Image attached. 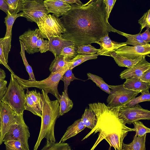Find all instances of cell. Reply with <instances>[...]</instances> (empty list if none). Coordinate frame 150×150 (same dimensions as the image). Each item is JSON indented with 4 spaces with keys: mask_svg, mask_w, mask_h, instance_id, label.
<instances>
[{
    "mask_svg": "<svg viewBox=\"0 0 150 150\" xmlns=\"http://www.w3.org/2000/svg\"><path fill=\"white\" fill-rule=\"evenodd\" d=\"M71 5V9L60 18L65 29L62 37L77 47L95 43L109 32L116 33L107 18L103 0Z\"/></svg>",
    "mask_w": 150,
    "mask_h": 150,
    "instance_id": "6da1fadb",
    "label": "cell"
},
{
    "mask_svg": "<svg viewBox=\"0 0 150 150\" xmlns=\"http://www.w3.org/2000/svg\"><path fill=\"white\" fill-rule=\"evenodd\" d=\"M89 108L95 114L97 120L95 126L81 140L91 134L98 132V137L91 150H94L103 140L110 145L109 149L122 150L123 140L128 132L135 131L128 127L119 115L120 107H111L104 103L98 102L88 104Z\"/></svg>",
    "mask_w": 150,
    "mask_h": 150,
    "instance_id": "7a4b0ae2",
    "label": "cell"
},
{
    "mask_svg": "<svg viewBox=\"0 0 150 150\" xmlns=\"http://www.w3.org/2000/svg\"><path fill=\"white\" fill-rule=\"evenodd\" d=\"M43 105L42 111L41 122L40 130L33 150H37L42 139L44 138L47 141L55 142L54 128L57 119L60 116L59 103L57 100H51L48 93L42 89Z\"/></svg>",
    "mask_w": 150,
    "mask_h": 150,
    "instance_id": "3957f363",
    "label": "cell"
},
{
    "mask_svg": "<svg viewBox=\"0 0 150 150\" xmlns=\"http://www.w3.org/2000/svg\"><path fill=\"white\" fill-rule=\"evenodd\" d=\"M71 64L70 60L67 64L55 72H51L48 77L41 81L25 80L15 74V76L18 83L23 89L35 87L43 89L52 94L59 101L60 95L58 90L59 82L65 73L69 69Z\"/></svg>",
    "mask_w": 150,
    "mask_h": 150,
    "instance_id": "277c9868",
    "label": "cell"
},
{
    "mask_svg": "<svg viewBox=\"0 0 150 150\" xmlns=\"http://www.w3.org/2000/svg\"><path fill=\"white\" fill-rule=\"evenodd\" d=\"M15 75L11 73L10 83L1 101L7 104L19 115L23 114L25 110V94L24 89L17 82Z\"/></svg>",
    "mask_w": 150,
    "mask_h": 150,
    "instance_id": "5b68a950",
    "label": "cell"
},
{
    "mask_svg": "<svg viewBox=\"0 0 150 150\" xmlns=\"http://www.w3.org/2000/svg\"><path fill=\"white\" fill-rule=\"evenodd\" d=\"M42 38L49 40L56 37H62L65 29L60 18L54 14H47L37 23Z\"/></svg>",
    "mask_w": 150,
    "mask_h": 150,
    "instance_id": "8992f818",
    "label": "cell"
},
{
    "mask_svg": "<svg viewBox=\"0 0 150 150\" xmlns=\"http://www.w3.org/2000/svg\"><path fill=\"white\" fill-rule=\"evenodd\" d=\"M23 114H16V122L5 135L3 142L10 140H17L21 142L23 150H29L28 139L30 134L29 128L25 122Z\"/></svg>",
    "mask_w": 150,
    "mask_h": 150,
    "instance_id": "52a82bcc",
    "label": "cell"
},
{
    "mask_svg": "<svg viewBox=\"0 0 150 150\" xmlns=\"http://www.w3.org/2000/svg\"><path fill=\"white\" fill-rule=\"evenodd\" d=\"M110 92L106 100L108 105L111 107L124 106L140 93L125 88L123 84L109 85Z\"/></svg>",
    "mask_w": 150,
    "mask_h": 150,
    "instance_id": "ba28073f",
    "label": "cell"
},
{
    "mask_svg": "<svg viewBox=\"0 0 150 150\" xmlns=\"http://www.w3.org/2000/svg\"><path fill=\"white\" fill-rule=\"evenodd\" d=\"M22 11L23 17L36 23L41 17L49 13L43 0H25Z\"/></svg>",
    "mask_w": 150,
    "mask_h": 150,
    "instance_id": "9c48e42d",
    "label": "cell"
},
{
    "mask_svg": "<svg viewBox=\"0 0 150 150\" xmlns=\"http://www.w3.org/2000/svg\"><path fill=\"white\" fill-rule=\"evenodd\" d=\"M119 113L126 124L131 125L140 120H150V111L143 108L139 104L130 107H120Z\"/></svg>",
    "mask_w": 150,
    "mask_h": 150,
    "instance_id": "30bf717a",
    "label": "cell"
},
{
    "mask_svg": "<svg viewBox=\"0 0 150 150\" xmlns=\"http://www.w3.org/2000/svg\"><path fill=\"white\" fill-rule=\"evenodd\" d=\"M0 114L1 120V131L0 146L3 142L4 138L8 132L11 126L16 121V113L5 102H0Z\"/></svg>",
    "mask_w": 150,
    "mask_h": 150,
    "instance_id": "8fae6325",
    "label": "cell"
},
{
    "mask_svg": "<svg viewBox=\"0 0 150 150\" xmlns=\"http://www.w3.org/2000/svg\"><path fill=\"white\" fill-rule=\"evenodd\" d=\"M115 52L119 55L132 59L144 56L150 57V44L131 46L126 45L119 48Z\"/></svg>",
    "mask_w": 150,
    "mask_h": 150,
    "instance_id": "7c38bea8",
    "label": "cell"
},
{
    "mask_svg": "<svg viewBox=\"0 0 150 150\" xmlns=\"http://www.w3.org/2000/svg\"><path fill=\"white\" fill-rule=\"evenodd\" d=\"M41 37L38 28L35 30L29 29L19 37L20 42L22 43L25 47V51L29 54H33L39 52L36 46L38 39Z\"/></svg>",
    "mask_w": 150,
    "mask_h": 150,
    "instance_id": "4fadbf2b",
    "label": "cell"
},
{
    "mask_svg": "<svg viewBox=\"0 0 150 150\" xmlns=\"http://www.w3.org/2000/svg\"><path fill=\"white\" fill-rule=\"evenodd\" d=\"M5 18L4 23L6 27V32L5 37L3 38L1 43L3 45L4 55L6 60L8 62V56L11 48L12 29L15 20L18 17L23 16V12L16 14H11L9 12Z\"/></svg>",
    "mask_w": 150,
    "mask_h": 150,
    "instance_id": "5bb4252c",
    "label": "cell"
},
{
    "mask_svg": "<svg viewBox=\"0 0 150 150\" xmlns=\"http://www.w3.org/2000/svg\"><path fill=\"white\" fill-rule=\"evenodd\" d=\"M145 56L132 66L127 68L122 71L120 75L122 79L130 77H139L147 70L150 69V63L147 61Z\"/></svg>",
    "mask_w": 150,
    "mask_h": 150,
    "instance_id": "9a60e30c",
    "label": "cell"
},
{
    "mask_svg": "<svg viewBox=\"0 0 150 150\" xmlns=\"http://www.w3.org/2000/svg\"><path fill=\"white\" fill-rule=\"evenodd\" d=\"M45 5L48 12L59 17L65 15L71 9L69 4L62 0H45Z\"/></svg>",
    "mask_w": 150,
    "mask_h": 150,
    "instance_id": "2e32d148",
    "label": "cell"
},
{
    "mask_svg": "<svg viewBox=\"0 0 150 150\" xmlns=\"http://www.w3.org/2000/svg\"><path fill=\"white\" fill-rule=\"evenodd\" d=\"M96 43L99 45L100 48L97 53L99 55L110 56V53L115 52L121 47L126 45L125 42H118L112 40L107 35L101 38Z\"/></svg>",
    "mask_w": 150,
    "mask_h": 150,
    "instance_id": "e0dca14e",
    "label": "cell"
},
{
    "mask_svg": "<svg viewBox=\"0 0 150 150\" xmlns=\"http://www.w3.org/2000/svg\"><path fill=\"white\" fill-rule=\"evenodd\" d=\"M125 79L126 81L123 84L125 88L140 93L149 91L150 83L143 81L138 77H132Z\"/></svg>",
    "mask_w": 150,
    "mask_h": 150,
    "instance_id": "ac0fdd59",
    "label": "cell"
},
{
    "mask_svg": "<svg viewBox=\"0 0 150 150\" xmlns=\"http://www.w3.org/2000/svg\"><path fill=\"white\" fill-rule=\"evenodd\" d=\"M49 44V51L52 52L54 57L60 55L62 49L65 47L74 45V43L62 37H54L48 40Z\"/></svg>",
    "mask_w": 150,
    "mask_h": 150,
    "instance_id": "d6986e66",
    "label": "cell"
},
{
    "mask_svg": "<svg viewBox=\"0 0 150 150\" xmlns=\"http://www.w3.org/2000/svg\"><path fill=\"white\" fill-rule=\"evenodd\" d=\"M86 127L81 118L77 120L67 128L59 142H64L68 139L76 136Z\"/></svg>",
    "mask_w": 150,
    "mask_h": 150,
    "instance_id": "ffe728a7",
    "label": "cell"
},
{
    "mask_svg": "<svg viewBox=\"0 0 150 150\" xmlns=\"http://www.w3.org/2000/svg\"><path fill=\"white\" fill-rule=\"evenodd\" d=\"M146 135L145 134L141 137L135 135L131 143L129 144L123 143L122 150H146Z\"/></svg>",
    "mask_w": 150,
    "mask_h": 150,
    "instance_id": "44dd1931",
    "label": "cell"
},
{
    "mask_svg": "<svg viewBox=\"0 0 150 150\" xmlns=\"http://www.w3.org/2000/svg\"><path fill=\"white\" fill-rule=\"evenodd\" d=\"M60 116H62L71 110L73 106V103L69 98L68 94L64 91L60 95L59 100Z\"/></svg>",
    "mask_w": 150,
    "mask_h": 150,
    "instance_id": "7402d4cb",
    "label": "cell"
},
{
    "mask_svg": "<svg viewBox=\"0 0 150 150\" xmlns=\"http://www.w3.org/2000/svg\"><path fill=\"white\" fill-rule=\"evenodd\" d=\"M110 56L113 58L118 66L127 68L131 67L135 65L141 60L142 57H140L134 59H129L125 57L119 55L115 52L110 53Z\"/></svg>",
    "mask_w": 150,
    "mask_h": 150,
    "instance_id": "603a6c76",
    "label": "cell"
},
{
    "mask_svg": "<svg viewBox=\"0 0 150 150\" xmlns=\"http://www.w3.org/2000/svg\"><path fill=\"white\" fill-rule=\"evenodd\" d=\"M81 119L86 127L92 129L96 125V115L94 111L89 108L85 109Z\"/></svg>",
    "mask_w": 150,
    "mask_h": 150,
    "instance_id": "cb8c5ba5",
    "label": "cell"
},
{
    "mask_svg": "<svg viewBox=\"0 0 150 150\" xmlns=\"http://www.w3.org/2000/svg\"><path fill=\"white\" fill-rule=\"evenodd\" d=\"M141 32L135 35L128 34L117 30L116 33L123 36L127 38L125 42L127 45H131L133 46L142 45L147 44L142 39L141 35Z\"/></svg>",
    "mask_w": 150,
    "mask_h": 150,
    "instance_id": "d4e9b609",
    "label": "cell"
},
{
    "mask_svg": "<svg viewBox=\"0 0 150 150\" xmlns=\"http://www.w3.org/2000/svg\"><path fill=\"white\" fill-rule=\"evenodd\" d=\"M70 60L62 55H56L50 64L49 70L51 72H55L69 64Z\"/></svg>",
    "mask_w": 150,
    "mask_h": 150,
    "instance_id": "484cf974",
    "label": "cell"
},
{
    "mask_svg": "<svg viewBox=\"0 0 150 150\" xmlns=\"http://www.w3.org/2000/svg\"><path fill=\"white\" fill-rule=\"evenodd\" d=\"M98 55L99 54L97 53L92 54H78L74 58L70 60L72 64L69 69H73L76 66L87 60L97 59Z\"/></svg>",
    "mask_w": 150,
    "mask_h": 150,
    "instance_id": "4316f807",
    "label": "cell"
},
{
    "mask_svg": "<svg viewBox=\"0 0 150 150\" xmlns=\"http://www.w3.org/2000/svg\"><path fill=\"white\" fill-rule=\"evenodd\" d=\"M25 110L31 112L34 115L42 117V112L31 99L28 93L25 94V101L24 105Z\"/></svg>",
    "mask_w": 150,
    "mask_h": 150,
    "instance_id": "83f0119b",
    "label": "cell"
},
{
    "mask_svg": "<svg viewBox=\"0 0 150 150\" xmlns=\"http://www.w3.org/2000/svg\"><path fill=\"white\" fill-rule=\"evenodd\" d=\"M8 7V11L11 14H16L22 11L25 0H5Z\"/></svg>",
    "mask_w": 150,
    "mask_h": 150,
    "instance_id": "f1b7e54d",
    "label": "cell"
},
{
    "mask_svg": "<svg viewBox=\"0 0 150 150\" xmlns=\"http://www.w3.org/2000/svg\"><path fill=\"white\" fill-rule=\"evenodd\" d=\"M69 144L64 142H54L47 141L46 144L41 150H71Z\"/></svg>",
    "mask_w": 150,
    "mask_h": 150,
    "instance_id": "f546056e",
    "label": "cell"
},
{
    "mask_svg": "<svg viewBox=\"0 0 150 150\" xmlns=\"http://www.w3.org/2000/svg\"><path fill=\"white\" fill-rule=\"evenodd\" d=\"M88 79L95 83L96 86L105 92L109 94L110 92V89L109 85L107 84L101 77L96 75L90 73L87 74Z\"/></svg>",
    "mask_w": 150,
    "mask_h": 150,
    "instance_id": "4dcf8cb0",
    "label": "cell"
},
{
    "mask_svg": "<svg viewBox=\"0 0 150 150\" xmlns=\"http://www.w3.org/2000/svg\"><path fill=\"white\" fill-rule=\"evenodd\" d=\"M141 93V95L138 97H134L124 106L130 107L142 102L150 101V93L149 91H142Z\"/></svg>",
    "mask_w": 150,
    "mask_h": 150,
    "instance_id": "1f68e13d",
    "label": "cell"
},
{
    "mask_svg": "<svg viewBox=\"0 0 150 150\" xmlns=\"http://www.w3.org/2000/svg\"><path fill=\"white\" fill-rule=\"evenodd\" d=\"M26 92L32 100L42 112L43 101L42 93H41L39 92H37L36 90L29 91L28 89H27Z\"/></svg>",
    "mask_w": 150,
    "mask_h": 150,
    "instance_id": "d6a6232c",
    "label": "cell"
},
{
    "mask_svg": "<svg viewBox=\"0 0 150 150\" xmlns=\"http://www.w3.org/2000/svg\"><path fill=\"white\" fill-rule=\"evenodd\" d=\"M20 43L21 46V51L20 53L22 57L26 71L29 75V80L31 81L35 80L32 69L31 66L28 64L25 56V47L22 43Z\"/></svg>",
    "mask_w": 150,
    "mask_h": 150,
    "instance_id": "836d02e7",
    "label": "cell"
},
{
    "mask_svg": "<svg viewBox=\"0 0 150 150\" xmlns=\"http://www.w3.org/2000/svg\"><path fill=\"white\" fill-rule=\"evenodd\" d=\"M132 124L134 125L133 129L136 132V135L141 137L150 132V129L145 126L142 122L139 120L135 121Z\"/></svg>",
    "mask_w": 150,
    "mask_h": 150,
    "instance_id": "e575fe53",
    "label": "cell"
},
{
    "mask_svg": "<svg viewBox=\"0 0 150 150\" xmlns=\"http://www.w3.org/2000/svg\"><path fill=\"white\" fill-rule=\"evenodd\" d=\"M72 69H68L64 74L61 80L64 83V91L68 93V87L70 84L71 82L74 80H79V79L76 78L72 72Z\"/></svg>",
    "mask_w": 150,
    "mask_h": 150,
    "instance_id": "d590c367",
    "label": "cell"
},
{
    "mask_svg": "<svg viewBox=\"0 0 150 150\" xmlns=\"http://www.w3.org/2000/svg\"><path fill=\"white\" fill-rule=\"evenodd\" d=\"M77 47L74 45H70L64 47L60 55L63 56L66 59H73L78 54L76 52Z\"/></svg>",
    "mask_w": 150,
    "mask_h": 150,
    "instance_id": "8d00e7d4",
    "label": "cell"
},
{
    "mask_svg": "<svg viewBox=\"0 0 150 150\" xmlns=\"http://www.w3.org/2000/svg\"><path fill=\"white\" fill-rule=\"evenodd\" d=\"M99 50L91 45H88L78 47L76 52L79 54H92L97 53Z\"/></svg>",
    "mask_w": 150,
    "mask_h": 150,
    "instance_id": "74e56055",
    "label": "cell"
},
{
    "mask_svg": "<svg viewBox=\"0 0 150 150\" xmlns=\"http://www.w3.org/2000/svg\"><path fill=\"white\" fill-rule=\"evenodd\" d=\"M6 150H23L21 142L16 140H10L4 142Z\"/></svg>",
    "mask_w": 150,
    "mask_h": 150,
    "instance_id": "f35d334b",
    "label": "cell"
},
{
    "mask_svg": "<svg viewBox=\"0 0 150 150\" xmlns=\"http://www.w3.org/2000/svg\"><path fill=\"white\" fill-rule=\"evenodd\" d=\"M138 23L141 26L140 27L141 32L144 28H150V9H149L144 13L142 16L138 20Z\"/></svg>",
    "mask_w": 150,
    "mask_h": 150,
    "instance_id": "ab89813d",
    "label": "cell"
},
{
    "mask_svg": "<svg viewBox=\"0 0 150 150\" xmlns=\"http://www.w3.org/2000/svg\"><path fill=\"white\" fill-rule=\"evenodd\" d=\"M36 46L41 53H44L49 51V44L48 40H45L43 38H40L36 43Z\"/></svg>",
    "mask_w": 150,
    "mask_h": 150,
    "instance_id": "60d3db41",
    "label": "cell"
},
{
    "mask_svg": "<svg viewBox=\"0 0 150 150\" xmlns=\"http://www.w3.org/2000/svg\"><path fill=\"white\" fill-rule=\"evenodd\" d=\"M3 38H0V64L3 65L11 74L14 75L15 74L14 73L8 65L5 59L3 45L1 43Z\"/></svg>",
    "mask_w": 150,
    "mask_h": 150,
    "instance_id": "b9f144b4",
    "label": "cell"
},
{
    "mask_svg": "<svg viewBox=\"0 0 150 150\" xmlns=\"http://www.w3.org/2000/svg\"><path fill=\"white\" fill-rule=\"evenodd\" d=\"M116 0H103L105 6L106 16L108 20L110 13Z\"/></svg>",
    "mask_w": 150,
    "mask_h": 150,
    "instance_id": "7bdbcfd3",
    "label": "cell"
},
{
    "mask_svg": "<svg viewBox=\"0 0 150 150\" xmlns=\"http://www.w3.org/2000/svg\"><path fill=\"white\" fill-rule=\"evenodd\" d=\"M7 82L4 79L0 81V102L5 93L7 87H6Z\"/></svg>",
    "mask_w": 150,
    "mask_h": 150,
    "instance_id": "ee69618b",
    "label": "cell"
},
{
    "mask_svg": "<svg viewBox=\"0 0 150 150\" xmlns=\"http://www.w3.org/2000/svg\"><path fill=\"white\" fill-rule=\"evenodd\" d=\"M139 78L143 81L150 83V69L145 71Z\"/></svg>",
    "mask_w": 150,
    "mask_h": 150,
    "instance_id": "f6af8a7d",
    "label": "cell"
},
{
    "mask_svg": "<svg viewBox=\"0 0 150 150\" xmlns=\"http://www.w3.org/2000/svg\"><path fill=\"white\" fill-rule=\"evenodd\" d=\"M150 28H147L146 30L143 33L141 34L142 38L147 43L150 42Z\"/></svg>",
    "mask_w": 150,
    "mask_h": 150,
    "instance_id": "bcb514c9",
    "label": "cell"
},
{
    "mask_svg": "<svg viewBox=\"0 0 150 150\" xmlns=\"http://www.w3.org/2000/svg\"><path fill=\"white\" fill-rule=\"evenodd\" d=\"M0 9L6 14L8 11V7L5 0H0Z\"/></svg>",
    "mask_w": 150,
    "mask_h": 150,
    "instance_id": "7dc6e473",
    "label": "cell"
},
{
    "mask_svg": "<svg viewBox=\"0 0 150 150\" xmlns=\"http://www.w3.org/2000/svg\"><path fill=\"white\" fill-rule=\"evenodd\" d=\"M69 4H76L79 5H82L83 4L80 0H62Z\"/></svg>",
    "mask_w": 150,
    "mask_h": 150,
    "instance_id": "c3c4849f",
    "label": "cell"
},
{
    "mask_svg": "<svg viewBox=\"0 0 150 150\" xmlns=\"http://www.w3.org/2000/svg\"><path fill=\"white\" fill-rule=\"evenodd\" d=\"M6 76L4 71L0 68V81L4 79Z\"/></svg>",
    "mask_w": 150,
    "mask_h": 150,
    "instance_id": "681fc988",
    "label": "cell"
},
{
    "mask_svg": "<svg viewBox=\"0 0 150 150\" xmlns=\"http://www.w3.org/2000/svg\"><path fill=\"white\" fill-rule=\"evenodd\" d=\"M1 120L0 117V138L1 136Z\"/></svg>",
    "mask_w": 150,
    "mask_h": 150,
    "instance_id": "f907efd6",
    "label": "cell"
},
{
    "mask_svg": "<svg viewBox=\"0 0 150 150\" xmlns=\"http://www.w3.org/2000/svg\"><path fill=\"white\" fill-rule=\"evenodd\" d=\"M94 0H90V1H88V2H87L86 3L87 4H88V3H90L93 1H94Z\"/></svg>",
    "mask_w": 150,
    "mask_h": 150,
    "instance_id": "816d5d0a",
    "label": "cell"
}]
</instances>
